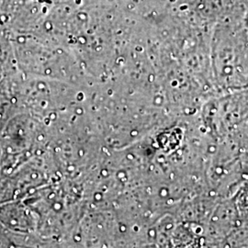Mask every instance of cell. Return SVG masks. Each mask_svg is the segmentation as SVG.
<instances>
[{"instance_id":"obj_1","label":"cell","mask_w":248,"mask_h":248,"mask_svg":"<svg viewBox=\"0 0 248 248\" xmlns=\"http://www.w3.org/2000/svg\"><path fill=\"white\" fill-rule=\"evenodd\" d=\"M214 67L225 84H248V23L223 27L216 33Z\"/></svg>"}]
</instances>
